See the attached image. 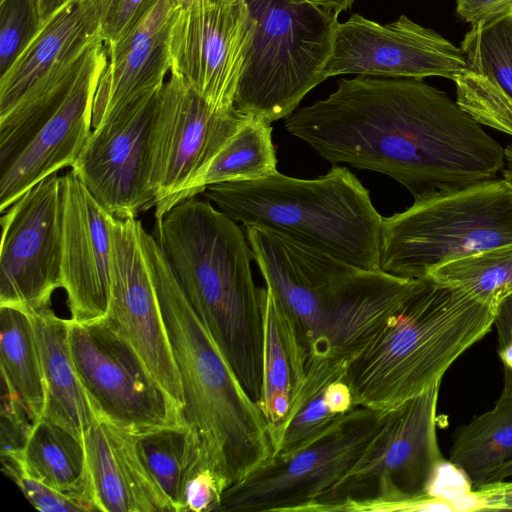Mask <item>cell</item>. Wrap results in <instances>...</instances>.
<instances>
[{
  "label": "cell",
  "instance_id": "6da1fadb",
  "mask_svg": "<svg viewBox=\"0 0 512 512\" xmlns=\"http://www.w3.org/2000/svg\"><path fill=\"white\" fill-rule=\"evenodd\" d=\"M285 129L332 164L386 174L420 201L495 179L504 148L422 79L358 75L295 110Z\"/></svg>",
  "mask_w": 512,
  "mask_h": 512
},
{
  "label": "cell",
  "instance_id": "7a4b0ae2",
  "mask_svg": "<svg viewBox=\"0 0 512 512\" xmlns=\"http://www.w3.org/2000/svg\"><path fill=\"white\" fill-rule=\"evenodd\" d=\"M152 235L196 315L245 391L259 403L265 288L254 283L246 234L196 195L157 218Z\"/></svg>",
  "mask_w": 512,
  "mask_h": 512
},
{
  "label": "cell",
  "instance_id": "3957f363",
  "mask_svg": "<svg viewBox=\"0 0 512 512\" xmlns=\"http://www.w3.org/2000/svg\"><path fill=\"white\" fill-rule=\"evenodd\" d=\"M243 227L266 287L294 324L309 359L347 362L417 282L358 268L262 225Z\"/></svg>",
  "mask_w": 512,
  "mask_h": 512
},
{
  "label": "cell",
  "instance_id": "277c9868",
  "mask_svg": "<svg viewBox=\"0 0 512 512\" xmlns=\"http://www.w3.org/2000/svg\"><path fill=\"white\" fill-rule=\"evenodd\" d=\"M139 238L181 375L183 417L198 435L203 459L227 490L274 456L268 422L189 304L158 242L142 224Z\"/></svg>",
  "mask_w": 512,
  "mask_h": 512
},
{
  "label": "cell",
  "instance_id": "5b68a950",
  "mask_svg": "<svg viewBox=\"0 0 512 512\" xmlns=\"http://www.w3.org/2000/svg\"><path fill=\"white\" fill-rule=\"evenodd\" d=\"M496 307L430 277L346 362L355 406L386 412L441 384L451 365L493 326Z\"/></svg>",
  "mask_w": 512,
  "mask_h": 512
},
{
  "label": "cell",
  "instance_id": "8992f818",
  "mask_svg": "<svg viewBox=\"0 0 512 512\" xmlns=\"http://www.w3.org/2000/svg\"><path fill=\"white\" fill-rule=\"evenodd\" d=\"M204 197L236 222L258 224L365 270L380 269L383 217L347 168L314 179L276 171L208 186Z\"/></svg>",
  "mask_w": 512,
  "mask_h": 512
},
{
  "label": "cell",
  "instance_id": "52a82bcc",
  "mask_svg": "<svg viewBox=\"0 0 512 512\" xmlns=\"http://www.w3.org/2000/svg\"><path fill=\"white\" fill-rule=\"evenodd\" d=\"M440 384L386 412L366 451L307 512L447 511L431 493L444 463L437 434Z\"/></svg>",
  "mask_w": 512,
  "mask_h": 512
},
{
  "label": "cell",
  "instance_id": "ba28073f",
  "mask_svg": "<svg viewBox=\"0 0 512 512\" xmlns=\"http://www.w3.org/2000/svg\"><path fill=\"white\" fill-rule=\"evenodd\" d=\"M255 21L233 108L287 118L326 80L338 13L296 0H246Z\"/></svg>",
  "mask_w": 512,
  "mask_h": 512
},
{
  "label": "cell",
  "instance_id": "9c48e42d",
  "mask_svg": "<svg viewBox=\"0 0 512 512\" xmlns=\"http://www.w3.org/2000/svg\"><path fill=\"white\" fill-rule=\"evenodd\" d=\"M512 243V189L492 179L458 191L414 201L383 217L380 269L402 278H423L462 257Z\"/></svg>",
  "mask_w": 512,
  "mask_h": 512
},
{
  "label": "cell",
  "instance_id": "30bf717a",
  "mask_svg": "<svg viewBox=\"0 0 512 512\" xmlns=\"http://www.w3.org/2000/svg\"><path fill=\"white\" fill-rule=\"evenodd\" d=\"M92 0H68L53 12L0 76V139L21 149L62 102L101 36Z\"/></svg>",
  "mask_w": 512,
  "mask_h": 512
},
{
  "label": "cell",
  "instance_id": "8fae6325",
  "mask_svg": "<svg viewBox=\"0 0 512 512\" xmlns=\"http://www.w3.org/2000/svg\"><path fill=\"white\" fill-rule=\"evenodd\" d=\"M386 412L355 406L308 444L274 455L228 488L215 511L307 512L359 461Z\"/></svg>",
  "mask_w": 512,
  "mask_h": 512
},
{
  "label": "cell",
  "instance_id": "7c38bea8",
  "mask_svg": "<svg viewBox=\"0 0 512 512\" xmlns=\"http://www.w3.org/2000/svg\"><path fill=\"white\" fill-rule=\"evenodd\" d=\"M245 116L234 109L213 108L180 76L170 73L149 139L148 185L156 219L194 196L195 184Z\"/></svg>",
  "mask_w": 512,
  "mask_h": 512
},
{
  "label": "cell",
  "instance_id": "4fadbf2b",
  "mask_svg": "<svg viewBox=\"0 0 512 512\" xmlns=\"http://www.w3.org/2000/svg\"><path fill=\"white\" fill-rule=\"evenodd\" d=\"M68 320L72 360L97 414L133 433L184 419L107 317Z\"/></svg>",
  "mask_w": 512,
  "mask_h": 512
},
{
  "label": "cell",
  "instance_id": "5bb4252c",
  "mask_svg": "<svg viewBox=\"0 0 512 512\" xmlns=\"http://www.w3.org/2000/svg\"><path fill=\"white\" fill-rule=\"evenodd\" d=\"M254 28L246 0H194L180 7L169 34L170 73L213 108L234 109Z\"/></svg>",
  "mask_w": 512,
  "mask_h": 512
},
{
  "label": "cell",
  "instance_id": "9a60e30c",
  "mask_svg": "<svg viewBox=\"0 0 512 512\" xmlns=\"http://www.w3.org/2000/svg\"><path fill=\"white\" fill-rule=\"evenodd\" d=\"M1 218L0 305L26 311L50 306L61 287V176L27 190Z\"/></svg>",
  "mask_w": 512,
  "mask_h": 512
},
{
  "label": "cell",
  "instance_id": "2e32d148",
  "mask_svg": "<svg viewBox=\"0 0 512 512\" xmlns=\"http://www.w3.org/2000/svg\"><path fill=\"white\" fill-rule=\"evenodd\" d=\"M140 223L136 218L109 216L110 292L106 317L183 414L181 375L140 243Z\"/></svg>",
  "mask_w": 512,
  "mask_h": 512
},
{
  "label": "cell",
  "instance_id": "e0dca14e",
  "mask_svg": "<svg viewBox=\"0 0 512 512\" xmlns=\"http://www.w3.org/2000/svg\"><path fill=\"white\" fill-rule=\"evenodd\" d=\"M466 69L460 47L405 15L380 24L354 14L338 22L324 72L326 78L357 74L414 79L438 76L454 81Z\"/></svg>",
  "mask_w": 512,
  "mask_h": 512
},
{
  "label": "cell",
  "instance_id": "ac0fdd59",
  "mask_svg": "<svg viewBox=\"0 0 512 512\" xmlns=\"http://www.w3.org/2000/svg\"><path fill=\"white\" fill-rule=\"evenodd\" d=\"M162 86L92 129L71 167L115 218H136L155 206L148 185L149 139Z\"/></svg>",
  "mask_w": 512,
  "mask_h": 512
},
{
  "label": "cell",
  "instance_id": "d6986e66",
  "mask_svg": "<svg viewBox=\"0 0 512 512\" xmlns=\"http://www.w3.org/2000/svg\"><path fill=\"white\" fill-rule=\"evenodd\" d=\"M106 63L105 44L100 37L90 47L62 102L30 141L0 169L2 213L44 178L73 166L92 131L94 96Z\"/></svg>",
  "mask_w": 512,
  "mask_h": 512
},
{
  "label": "cell",
  "instance_id": "ffe728a7",
  "mask_svg": "<svg viewBox=\"0 0 512 512\" xmlns=\"http://www.w3.org/2000/svg\"><path fill=\"white\" fill-rule=\"evenodd\" d=\"M61 199V288L70 319L88 323L108 313L110 214L72 169L61 176Z\"/></svg>",
  "mask_w": 512,
  "mask_h": 512
},
{
  "label": "cell",
  "instance_id": "44dd1931",
  "mask_svg": "<svg viewBox=\"0 0 512 512\" xmlns=\"http://www.w3.org/2000/svg\"><path fill=\"white\" fill-rule=\"evenodd\" d=\"M179 8L175 0H158L124 37L105 45L107 63L94 96L92 129L164 84L171 67L169 34Z\"/></svg>",
  "mask_w": 512,
  "mask_h": 512
},
{
  "label": "cell",
  "instance_id": "7402d4cb",
  "mask_svg": "<svg viewBox=\"0 0 512 512\" xmlns=\"http://www.w3.org/2000/svg\"><path fill=\"white\" fill-rule=\"evenodd\" d=\"M83 444L97 511L175 512L145 466L133 432L97 414Z\"/></svg>",
  "mask_w": 512,
  "mask_h": 512
},
{
  "label": "cell",
  "instance_id": "603a6c76",
  "mask_svg": "<svg viewBox=\"0 0 512 512\" xmlns=\"http://www.w3.org/2000/svg\"><path fill=\"white\" fill-rule=\"evenodd\" d=\"M460 48L467 69L457 103L481 125L512 136V11L471 25Z\"/></svg>",
  "mask_w": 512,
  "mask_h": 512
},
{
  "label": "cell",
  "instance_id": "cb8c5ba5",
  "mask_svg": "<svg viewBox=\"0 0 512 512\" xmlns=\"http://www.w3.org/2000/svg\"><path fill=\"white\" fill-rule=\"evenodd\" d=\"M309 353L270 289L264 292L263 391L258 403L275 448L304 384Z\"/></svg>",
  "mask_w": 512,
  "mask_h": 512
},
{
  "label": "cell",
  "instance_id": "d4e9b609",
  "mask_svg": "<svg viewBox=\"0 0 512 512\" xmlns=\"http://www.w3.org/2000/svg\"><path fill=\"white\" fill-rule=\"evenodd\" d=\"M40 354L45 406L42 417L80 441L97 413L75 369L68 341L69 320L49 307L28 312ZM41 417V418H42Z\"/></svg>",
  "mask_w": 512,
  "mask_h": 512
},
{
  "label": "cell",
  "instance_id": "484cf974",
  "mask_svg": "<svg viewBox=\"0 0 512 512\" xmlns=\"http://www.w3.org/2000/svg\"><path fill=\"white\" fill-rule=\"evenodd\" d=\"M30 477L97 511L84 444L65 428L40 418L19 454L1 457Z\"/></svg>",
  "mask_w": 512,
  "mask_h": 512
},
{
  "label": "cell",
  "instance_id": "4316f807",
  "mask_svg": "<svg viewBox=\"0 0 512 512\" xmlns=\"http://www.w3.org/2000/svg\"><path fill=\"white\" fill-rule=\"evenodd\" d=\"M346 362L309 359L302 389L274 455L308 444L355 407L344 381Z\"/></svg>",
  "mask_w": 512,
  "mask_h": 512
},
{
  "label": "cell",
  "instance_id": "83f0119b",
  "mask_svg": "<svg viewBox=\"0 0 512 512\" xmlns=\"http://www.w3.org/2000/svg\"><path fill=\"white\" fill-rule=\"evenodd\" d=\"M512 459V396H499L494 407L454 433L449 463L464 473L472 491Z\"/></svg>",
  "mask_w": 512,
  "mask_h": 512
},
{
  "label": "cell",
  "instance_id": "f1b7e54d",
  "mask_svg": "<svg viewBox=\"0 0 512 512\" xmlns=\"http://www.w3.org/2000/svg\"><path fill=\"white\" fill-rule=\"evenodd\" d=\"M1 376L25 404L33 422L44 411L45 388L40 354L28 311L0 305Z\"/></svg>",
  "mask_w": 512,
  "mask_h": 512
},
{
  "label": "cell",
  "instance_id": "f546056e",
  "mask_svg": "<svg viewBox=\"0 0 512 512\" xmlns=\"http://www.w3.org/2000/svg\"><path fill=\"white\" fill-rule=\"evenodd\" d=\"M271 123L246 115L195 184L194 196L214 184L263 178L277 171Z\"/></svg>",
  "mask_w": 512,
  "mask_h": 512
},
{
  "label": "cell",
  "instance_id": "4dcf8cb0",
  "mask_svg": "<svg viewBox=\"0 0 512 512\" xmlns=\"http://www.w3.org/2000/svg\"><path fill=\"white\" fill-rule=\"evenodd\" d=\"M134 437L149 473L175 512H182L183 482L201 452L196 431L183 419L136 432Z\"/></svg>",
  "mask_w": 512,
  "mask_h": 512
},
{
  "label": "cell",
  "instance_id": "1f68e13d",
  "mask_svg": "<svg viewBox=\"0 0 512 512\" xmlns=\"http://www.w3.org/2000/svg\"><path fill=\"white\" fill-rule=\"evenodd\" d=\"M425 277L459 287L496 307L512 293V243L453 260Z\"/></svg>",
  "mask_w": 512,
  "mask_h": 512
},
{
  "label": "cell",
  "instance_id": "d6a6232c",
  "mask_svg": "<svg viewBox=\"0 0 512 512\" xmlns=\"http://www.w3.org/2000/svg\"><path fill=\"white\" fill-rule=\"evenodd\" d=\"M42 25L37 0L0 2V73L25 49Z\"/></svg>",
  "mask_w": 512,
  "mask_h": 512
},
{
  "label": "cell",
  "instance_id": "836d02e7",
  "mask_svg": "<svg viewBox=\"0 0 512 512\" xmlns=\"http://www.w3.org/2000/svg\"><path fill=\"white\" fill-rule=\"evenodd\" d=\"M226 487L202 458L201 452L191 465L182 486V512L215 511Z\"/></svg>",
  "mask_w": 512,
  "mask_h": 512
},
{
  "label": "cell",
  "instance_id": "e575fe53",
  "mask_svg": "<svg viewBox=\"0 0 512 512\" xmlns=\"http://www.w3.org/2000/svg\"><path fill=\"white\" fill-rule=\"evenodd\" d=\"M1 457L19 454L34 422L20 396L1 376Z\"/></svg>",
  "mask_w": 512,
  "mask_h": 512
},
{
  "label": "cell",
  "instance_id": "d590c367",
  "mask_svg": "<svg viewBox=\"0 0 512 512\" xmlns=\"http://www.w3.org/2000/svg\"><path fill=\"white\" fill-rule=\"evenodd\" d=\"M3 472L18 486L24 497L37 510L42 512L92 511L82 501L61 493L40 482L11 462H2Z\"/></svg>",
  "mask_w": 512,
  "mask_h": 512
},
{
  "label": "cell",
  "instance_id": "8d00e7d4",
  "mask_svg": "<svg viewBox=\"0 0 512 512\" xmlns=\"http://www.w3.org/2000/svg\"><path fill=\"white\" fill-rule=\"evenodd\" d=\"M157 1L113 0L101 24L104 44H113L124 37Z\"/></svg>",
  "mask_w": 512,
  "mask_h": 512
},
{
  "label": "cell",
  "instance_id": "74e56055",
  "mask_svg": "<svg viewBox=\"0 0 512 512\" xmlns=\"http://www.w3.org/2000/svg\"><path fill=\"white\" fill-rule=\"evenodd\" d=\"M493 325L497 330V352L503 368L500 396H512V293L496 306Z\"/></svg>",
  "mask_w": 512,
  "mask_h": 512
},
{
  "label": "cell",
  "instance_id": "f35d334b",
  "mask_svg": "<svg viewBox=\"0 0 512 512\" xmlns=\"http://www.w3.org/2000/svg\"><path fill=\"white\" fill-rule=\"evenodd\" d=\"M458 16L470 25L512 11V0H455Z\"/></svg>",
  "mask_w": 512,
  "mask_h": 512
},
{
  "label": "cell",
  "instance_id": "ab89813d",
  "mask_svg": "<svg viewBox=\"0 0 512 512\" xmlns=\"http://www.w3.org/2000/svg\"><path fill=\"white\" fill-rule=\"evenodd\" d=\"M477 509L512 510V481L488 482L472 491Z\"/></svg>",
  "mask_w": 512,
  "mask_h": 512
},
{
  "label": "cell",
  "instance_id": "60d3db41",
  "mask_svg": "<svg viewBox=\"0 0 512 512\" xmlns=\"http://www.w3.org/2000/svg\"><path fill=\"white\" fill-rule=\"evenodd\" d=\"M340 14L351 7L354 0H296Z\"/></svg>",
  "mask_w": 512,
  "mask_h": 512
},
{
  "label": "cell",
  "instance_id": "b9f144b4",
  "mask_svg": "<svg viewBox=\"0 0 512 512\" xmlns=\"http://www.w3.org/2000/svg\"><path fill=\"white\" fill-rule=\"evenodd\" d=\"M68 0H37V7L42 23Z\"/></svg>",
  "mask_w": 512,
  "mask_h": 512
},
{
  "label": "cell",
  "instance_id": "7bdbcfd3",
  "mask_svg": "<svg viewBox=\"0 0 512 512\" xmlns=\"http://www.w3.org/2000/svg\"><path fill=\"white\" fill-rule=\"evenodd\" d=\"M505 166L502 170L503 179L512 189V143L504 148Z\"/></svg>",
  "mask_w": 512,
  "mask_h": 512
},
{
  "label": "cell",
  "instance_id": "ee69618b",
  "mask_svg": "<svg viewBox=\"0 0 512 512\" xmlns=\"http://www.w3.org/2000/svg\"><path fill=\"white\" fill-rule=\"evenodd\" d=\"M509 477H512V459H510L509 461L504 463L500 468H498L489 478L488 482H498L506 480Z\"/></svg>",
  "mask_w": 512,
  "mask_h": 512
},
{
  "label": "cell",
  "instance_id": "f6af8a7d",
  "mask_svg": "<svg viewBox=\"0 0 512 512\" xmlns=\"http://www.w3.org/2000/svg\"><path fill=\"white\" fill-rule=\"evenodd\" d=\"M94 4L96 5L98 12L101 16V19L105 18L113 0H92Z\"/></svg>",
  "mask_w": 512,
  "mask_h": 512
},
{
  "label": "cell",
  "instance_id": "bcb514c9",
  "mask_svg": "<svg viewBox=\"0 0 512 512\" xmlns=\"http://www.w3.org/2000/svg\"><path fill=\"white\" fill-rule=\"evenodd\" d=\"M179 7H184L191 4L194 0H175Z\"/></svg>",
  "mask_w": 512,
  "mask_h": 512
},
{
  "label": "cell",
  "instance_id": "7dc6e473",
  "mask_svg": "<svg viewBox=\"0 0 512 512\" xmlns=\"http://www.w3.org/2000/svg\"><path fill=\"white\" fill-rule=\"evenodd\" d=\"M3 1V0H0V2Z\"/></svg>",
  "mask_w": 512,
  "mask_h": 512
}]
</instances>
